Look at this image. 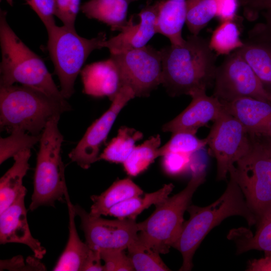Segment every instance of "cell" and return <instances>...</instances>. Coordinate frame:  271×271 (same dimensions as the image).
Segmentation results:
<instances>
[{
	"instance_id": "f6af8a7d",
	"label": "cell",
	"mask_w": 271,
	"mask_h": 271,
	"mask_svg": "<svg viewBox=\"0 0 271 271\" xmlns=\"http://www.w3.org/2000/svg\"><path fill=\"white\" fill-rule=\"evenodd\" d=\"M129 1L130 2L134 1H136V0H129Z\"/></svg>"
},
{
	"instance_id": "7402d4cb",
	"label": "cell",
	"mask_w": 271,
	"mask_h": 271,
	"mask_svg": "<svg viewBox=\"0 0 271 271\" xmlns=\"http://www.w3.org/2000/svg\"><path fill=\"white\" fill-rule=\"evenodd\" d=\"M129 0H89L80 7L89 19L110 26L112 31H121L127 23Z\"/></svg>"
},
{
	"instance_id": "44dd1931",
	"label": "cell",
	"mask_w": 271,
	"mask_h": 271,
	"mask_svg": "<svg viewBox=\"0 0 271 271\" xmlns=\"http://www.w3.org/2000/svg\"><path fill=\"white\" fill-rule=\"evenodd\" d=\"M31 149L23 150L14 156V163L0 179V214L18 198L25 188L23 180L29 169Z\"/></svg>"
},
{
	"instance_id": "277c9868",
	"label": "cell",
	"mask_w": 271,
	"mask_h": 271,
	"mask_svg": "<svg viewBox=\"0 0 271 271\" xmlns=\"http://www.w3.org/2000/svg\"><path fill=\"white\" fill-rule=\"evenodd\" d=\"M71 107L65 101L24 85L0 86L1 128L40 135L47 122Z\"/></svg>"
},
{
	"instance_id": "7a4b0ae2",
	"label": "cell",
	"mask_w": 271,
	"mask_h": 271,
	"mask_svg": "<svg viewBox=\"0 0 271 271\" xmlns=\"http://www.w3.org/2000/svg\"><path fill=\"white\" fill-rule=\"evenodd\" d=\"M187 211L190 218L184 222L180 234L172 245L182 255L181 271L192 269L193 257L198 246L209 231L224 219L238 215L244 218L249 226L257 222L239 186L231 177L225 191L216 201L204 207L190 205Z\"/></svg>"
},
{
	"instance_id": "30bf717a",
	"label": "cell",
	"mask_w": 271,
	"mask_h": 271,
	"mask_svg": "<svg viewBox=\"0 0 271 271\" xmlns=\"http://www.w3.org/2000/svg\"><path fill=\"white\" fill-rule=\"evenodd\" d=\"M213 95L221 102L250 97L271 102V96L263 88L254 72L235 50L217 67Z\"/></svg>"
},
{
	"instance_id": "60d3db41",
	"label": "cell",
	"mask_w": 271,
	"mask_h": 271,
	"mask_svg": "<svg viewBox=\"0 0 271 271\" xmlns=\"http://www.w3.org/2000/svg\"><path fill=\"white\" fill-rule=\"evenodd\" d=\"M100 251L92 249L84 266L83 271H104Z\"/></svg>"
},
{
	"instance_id": "7bdbcfd3",
	"label": "cell",
	"mask_w": 271,
	"mask_h": 271,
	"mask_svg": "<svg viewBox=\"0 0 271 271\" xmlns=\"http://www.w3.org/2000/svg\"><path fill=\"white\" fill-rule=\"evenodd\" d=\"M251 138L255 139L260 143L271 160V138Z\"/></svg>"
},
{
	"instance_id": "ee69618b",
	"label": "cell",
	"mask_w": 271,
	"mask_h": 271,
	"mask_svg": "<svg viewBox=\"0 0 271 271\" xmlns=\"http://www.w3.org/2000/svg\"><path fill=\"white\" fill-rule=\"evenodd\" d=\"M1 1H2V0H1ZM7 1L11 5L12 3L13 0H7Z\"/></svg>"
},
{
	"instance_id": "52a82bcc",
	"label": "cell",
	"mask_w": 271,
	"mask_h": 271,
	"mask_svg": "<svg viewBox=\"0 0 271 271\" xmlns=\"http://www.w3.org/2000/svg\"><path fill=\"white\" fill-rule=\"evenodd\" d=\"M47 31L48 51L60 81V92L67 99L74 93L75 81L88 56L103 48L106 34L101 32L88 39L80 36L75 29L56 25Z\"/></svg>"
},
{
	"instance_id": "ffe728a7",
	"label": "cell",
	"mask_w": 271,
	"mask_h": 271,
	"mask_svg": "<svg viewBox=\"0 0 271 271\" xmlns=\"http://www.w3.org/2000/svg\"><path fill=\"white\" fill-rule=\"evenodd\" d=\"M187 0H162L157 22V32L167 37L171 45L181 46L185 40L182 30L186 23Z\"/></svg>"
},
{
	"instance_id": "d590c367",
	"label": "cell",
	"mask_w": 271,
	"mask_h": 271,
	"mask_svg": "<svg viewBox=\"0 0 271 271\" xmlns=\"http://www.w3.org/2000/svg\"><path fill=\"white\" fill-rule=\"evenodd\" d=\"M80 0H56L55 16L63 25L75 29V23L80 9Z\"/></svg>"
},
{
	"instance_id": "d6986e66",
	"label": "cell",
	"mask_w": 271,
	"mask_h": 271,
	"mask_svg": "<svg viewBox=\"0 0 271 271\" xmlns=\"http://www.w3.org/2000/svg\"><path fill=\"white\" fill-rule=\"evenodd\" d=\"M65 198L69 214V237L66 247L53 269L54 271H83L86 260L92 250L86 242H82L77 233L74 205L71 202L67 188Z\"/></svg>"
},
{
	"instance_id": "2e32d148",
	"label": "cell",
	"mask_w": 271,
	"mask_h": 271,
	"mask_svg": "<svg viewBox=\"0 0 271 271\" xmlns=\"http://www.w3.org/2000/svg\"><path fill=\"white\" fill-rule=\"evenodd\" d=\"M26 193L25 187L16 200L0 214V243L24 244L30 248L36 257L41 259L46 254V250L31 234L25 206Z\"/></svg>"
},
{
	"instance_id": "5b68a950",
	"label": "cell",
	"mask_w": 271,
	"mask_h": 271,
	"mask_svg": "<svg viewBox=\"0 0 271 271\" xmlns=\"http://www.w3.org/2000/svg\"><path fill=\"white\" fill-rule=\"evenodd\" d=\"M2 61L0 86L15 83L39 90L61 101L62 95L44 62L17 36L7 20V13L0 12Z\"/></svg>"
},
{
	"instance_id": "cb8c5ba5",
	"label": "cell",
	"mask_w": 271,
	"mask_h": 271,
	"mask_svg": "<svg viewBox=\"0 0 271 271\" xmlns=\"http://www.w3.org/2000/svg\"><path fill=\"white\" fill-rule=\"evenodd\" d=\"M143 193L129 178L116 180L100 195L91 196L93 204L89 214L95 217L107 216L113 206L129 198L141 196Z\"/></svg>"
},
{
	"instance_id": "8d00e7d4",
	"label": "cell",
	"mask_w": 271,
	"mask_h": 271,
	"mask_svg": "<svg viewBox=\"0 0 271 271\" xmlns=\"http://www.w3.org/2000/svg\"><path fill=\"white\" fill-rule=\"evenodd\" d=\"M40 18L46 30L56 25V0H25Z\"/></svg>"
},
{
	"instance_id": "d4e9b609",
	"label": "cell",
	"mask_w": 271,
	"mask_h": 271,
	"mask_svg": "<svg viewBox=\"0 0 271 271\" xmlns=\"http://www.w3.org/2000/svg\"><path fill=\"white\" fill-rule=\"evenodd\" d=\"M174 188L172 183L165 184L156 192L146 194L143 198L138 196L126 199L111 207L107 215L120 219L136 220L143 210L152 205L160 204L169 197Z\"/></svg>"
},
{
	"instance_id": "5bb4252c",
	"label": "cell",
	"mask_w": 271,
	"mask_h": 271,
	"mask_svg": "<svg viewBox=\"0 0 271 271\" xmlns=\"http://www.w3.org/2000/svg\"><path fill=\"white\" fill-rule=\"evenodd\" d=\"M162 0L148 3L138 14L139 20L134 22L132 17L116 36L106 40L103 47L110 54H116L139 49L147 45L157 32V22Z\"/></svg>"
},
{
	"instance_id": "e575fe53",
	"label": "cell",
	"mask_w": 271,
	"mask_h": 271,
	"mask_svg": "<svg viewBox=\"0 0 271 271\" xmlns=\"http://www.w3.org/2000/svg\"><path fill=\"white\" fill-rule=\"evenodd\" d=\"M191 155L173 152L165 154L162 156L164 171L170 176L184 173L190 168Z\"/></svg>"
},
{
	"instance_id": "484cf974",
	"label": "cell",
	"mask_w": 271,
	"mask_h": 271,
	"mask_svg": "<svg viewBox=\"0 0 271 271\" xmlns=\"http://www.w3.org/2000/svg\"><path fill=\"white\" fill-rule=\"evenodd\" d=\"M143 137L141 131L133 128L121 127L116 137L111 140L99 155L98 160L123 164L135 147L136 143Z\"/></svg>"
},
{
	"instance_id": "f1b7e54d",
	"label": "cell",
	"mask_w": 271,
	"mask_h": 271,
	"mask_svg": "<svg viewBox=\"0 0 271 271\" xmlns=\"http://www.w3.org/2000/svg\"><path fill=\"white\" fill-rule=\"evenodd\" d=\"M134 270L168 271L170 268L160 256V253L142 242L138 238L127 248Z\"/></svg>"
},
{
	"instance_id": "6da1fadb",
	"label": "cell",
	"mask_w": 271,
	"mask_h": 271,
	"mask_svg": "<svg viewBox=\"0 0 271 271\" xmlns=\"http://www.w3.org/2000/svg\"><path fill=\"white\" fill-rule=\"evenodd\" d=\"M162 82L171 96L190 95L214 84L217 55L209 41L198 35L189 36L181 46L171 45L160 50Z\"/></svg>"
},
{
	"instance_id": "83f0119b",
	"label": "cell",
	"mask_w": 271,
	"mask_h": 271,
	"mask_svg": "<svg viewBox=\"0 0 271 271\" xmlns=\"http://www.w3.org/2000/svg\"><path fill=\"white\" fill-rule=\"evenodd\" d=\"M238 21L221 22L213 32L209 46L217 55H229L232 51L241 48L244 45L240 38Z\"/></svg>"
},
{
	"instance_id": "f35d334b",
	"label": "cell",
	"mask_w": 271,
	"mask_h": 271,
	"mask_svg": "<svg viewBox=\"0 0 271 271\" xmlns=\"http://www.w3.org/2000/svg\"><path fill=\"white\" fill-rule=\"evenodd\" d=\"M243 8V15L249 21L258 19L259 14L264 10L271 9V0H239Z\"/></svg>"
},
{
	"instance_id": "e0dca14e",
	"label": "cell",
	"mask_w": 271,
	"mask_h": 271,
	"mask_svg": "<svg viewBox=\"0 0 271 271\" xmlns=\"http://www.w3.org/2000/svg\"><path fill=\"white\" fill-rule=\"evenodd\" d=\"M226 111L236 117L250 137L271 138V102L244 97L221 102Z\"/></svg>"
},
{
	"instance_id": "f546056e",
	"label": "cell",
	"mask_w": 271,
	"mask_h": 271,
	"mask_svg": "<svg viewBox=\"0 0 271 271\" xmlns=\"http://www.w3.org/2000/svg\"><path fill=\"white\" fill-rule=\"evenodd\" d=\"M186 23L192 35L200 32L216 16V0H187Z\"/></svg>"
},
{
	"instance_id": "d6a6232c",
	"label": "cell",
	"mask_w": 271,
	"mask_h": 271,
	"mask_svg": "<svg viewBox=\"0 0 271 271\" xmlns=\"http://www.w3.org/2000/svg\"><path fill=\"white\" fill-rule=\"evenodd\" d=\"M7 138L0 140V164L10 158L14 157L19 152L31 149L40 142L41 134L39 136L29 134L20 130H13Z\"/></svg>"
},
{
	"instance_id": "ac0fdd59",
	"label": "cell",
	"mask_w": 271,
	"mask_h": 271,
	"mask_svg": "<svg viewBox=\"0 0 271 271\" xmlns=\"http://www.w3.org/2000/svg\"><path fill=\"white\" fill-rule=\"evenodd\" d=\"M81 75L84 92L95 97L114 99L123 83L118 68L111 57L86 66Z\"/></svg>"
},
{
	"instance_id": "b9f144b4",
	"label": "cell",
	"mask_w": 271,
	"mask_h": 271,
	"mask_svg": "<svg viewBox=\"0 0 271 271\" xmlns=\"http://www.w3.org/2000/svg\"><path fill=\"white\" fill-rule=\"evenodd\" d=\"M249 270H271V254L250 262Z\"/></svg>"
},
{
	"instance_id": "4fadbf2b",
	"label": "cell",
	"mask_w": 271,
	"mask_h": 271,
	"mask_svg": "<svg viewBox=\"0 0 271 271\" xmlns=\"http://www.w3.org/2000/svg\"><path fill=\"white\" fill-rule=\"evenodd\" d=\"M136 96L128 86L123 85L111 104L99 118L87 128L77 146L70 152L69 157L84 169L98 161L100 149L105 143L118 114L127 102Z\"/></svg>"
},
{
	"instance_id": "1f68e13d",
	"label": "cell",
	"mask_w": 271,
	"mask_h": 271,
	"mask_svg": "<svg viewBox=\"0 0 271 271\" xmlns=\"http://www.w3.org/2000/svg\"><path fill=\"white\" fill-rule=\"evenodd\" d=\"M207 145L206 138L200 139L195 134L179 131L172 133L170 140L159 149V156L173 152L191 155L203 150Z\"/></svg>"
},
{
	"instance_id": "4316f807",
	"label": "cell",
	"mask_w": 271,
	"mask_h": 271,
	"mask_svg": "<svg viewBox=\"0 0 271 271\" xmlns=\"http://www.w3.org/2000/svg\"><path fill=\"white\" fill-rule=\"evenodd\" d=\"M161 143L160 136L157 134L150 138L142 144L135 146L122 164L126 174L135 177L147 170L159 157V149Z\"/></svg>"
},
{
	"instance_id": "4dcf8cb0",
	"label": "cell",
	"mask_w": 271,
	"mask_h": 271,
	"mask_svg": "<svg viewBox=\"0 0 271 271\" xmlns=\"http://www.w3.org/2000/svg\"><path fill=\"white\" fill-rule=\"evenodd\" d=\"M237 240V253L256 249L263 251L265 256L271 254V213L257 225L254 235H244Z\"/></svg>"
},
{
	"instance_id": "836d02e7",
	"label": "cell",
	"mask_w": 271,
	"mask_h": 271,
	"mask_svg": "<svg viewBox=\"0 0 271 271\" xmlns=\"http://www.w3.org/2000/svg\"><path fill=\"white\" fill-rule=\"evenodd\" d=\"M100 254L104 261V271H132L134 270L131 262L124 250H101Z\"/></svg>"
},
{
	"instance_id": "ba28073f",
	"label": "cell",
	"mask_w": 271,
	"mask_h": 271,
	"mask_svg": "<svg viewBox=\"0 0 271 271\" xmlns=\"http://www.w3.org/2000/svg\"><path fill=\"white\" fill-rule=\"evenodd\" d=\"M249 151L230 170L257 225L271 213V160L260 143L250 137Z\"/></svg>"
},
{
	"instance_id": "ab89813d",
	"label": "cell",
	"mask_w": 271,
	"mask_h": 271,
	"mask_svg": "<svg viewBox=\"0 0 271 271\" xmlns=\"http://www.w3.org/2000/svg\"><path fill=\"white\" fill-rule=\"evenodd\" d=\"M216 17L220 22L228 21H238L237 15L239 4V0H216Z\"/></svg>"
},
{
	"instance_id": "9a60e30c",
	"label": "cell",
	"mask_w": 271,
	"mask_h": 271,
	"mask_svg": "<svg viewBox=\"0 0 271 271\" xmlns=\"http://www.w3.org/2000/svg\"><path fill=\"white\" fill-rule=\"evenodd\" d=\"M206 91L200 89L193 92L190 95L192 97L190 104L165 124L163 131L172 133L185 131L196 134L200 127L217 119L224 111L223 106L216 97L208 96Z\"/></svg>"
},
{
	"instance_id": "3957f363",
	"label": "cell",
	"mask_w": 271,
	"mask_h": 271,
	"mask_svg": "<svg viewBox=\"0 0 271 271\" xmlns=\"http://www.w3.org/2000/svg\"><path fill=\"white\" fill-rule=\"evenodd\" d=\"M200 152L191 156V178L187 186L171 197L156 205L145 220L138 223L140 240L161 253H167L178 238L184 223V214L198 187L205 180V165Z\"/></svg>"
},
{
	"instance_id": "7c38bea8",
	"label": "cell",
	"mask_w": 271,
	"mask_h": 271,
	"mask_svg": "<svg viewBox=\"0 0 271 271\" xmlns=\"http://www.w3.org/2000/svg\"><path fill=\"white\" fill-rule=\"evenodd\" d=\"M74 208L81 220L85 242L93 250H124L139 237L136 220H108L91 216L78 205H74Z\"/></svg>"
},
{
	"instance_id": "74e56055",
	"label": "cell",
	"mask_w": 271,
	"mask_h": 271,
	"mask_svg": "<svg viewBox=\"0 0 271 271\" xmlns=\"http://www.w3.org/2000/svg\"><path fill=\"white\" fill-rule=\"evenodd\" d=\"M264 23H257L249 31L248 38L271 43V9L261 12Z\"/></svg>"
},
{
	"instance_id": "603a6c76",
	"label": "cell",
	"mask_w": 271,
	"mask_h": 271,
	"mask_svg": "<svg viewBox=\"0 0 271 271\" xmlns=\"http://www.w3.org/2000/svg\"><path fill=\"white\" fill-rule=\"evenodd\" d=\"M236 50L250 65L271 96V43L248 38Z\"/></svg>"
},
{
	"instance_id": "9c48e42d",
	"label": "cell",
	"mask_w": 271,
	"mask_h": 271,
	"mask_svg": "<svg viewBox=\"0 0 271 271\" xmlns=\"http://www.w3.org/2000/svg\"><path fill=\"white\" fill-rule=\"evenodd\" d=\"M206 139L209 153L216 160L218 181L226 179L230 170L247 153L251 145L242 124L225 109L214 121Z\"/></svg>"
},
{
	"instance_id": "8fae6325",
	"label": "cell",
	"mask_w": 271,
	"mask_h": 271,
	"mask_svg": "<svg viewBox=\"0 0 271 271\" xmlns=\"http://www.w3.org/2000/svg\"><path fill=\"white\" fill-rule=\"evenodd\" d=\"M115 62L123 85L130 87L136 96L147 97L162 82V63L160 50L150 45L116 54Z\"/></svg>"
},
{
	"instance_id": "8992f818",
	"label": "cell",
	"mask_w": 271,
	"mask_h": 271,
	"mask_svg": "<svg viewBox=\"0 0 271 271\" xmlns=\"http://www.w3.org/2000/svg\"><path fill=\"white\" fill-rule=\"evenodd\" d=\"M60 116L52 118L42 132L34 177V191L29 209L54 206L63 200L67 188L60 152L63 137L58 128Z\"/></svg>"
}]
</instances>
